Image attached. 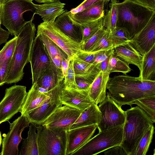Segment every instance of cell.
I'll list each match as a JSON object with an SVG mask.
<instances>
[{
  "label": "cell",
  "instance_id": "6da1fadb",
  "mask_svg": "<svg viewBox=\"0 0 155 155\" xmlns=\"http://www.w3.org/2000/svg\"><path fill=\"white\" fill-rule=\"evenodd\" d=\"M107 92L120 107H131L137 100L155 96L154 80H144L139 77L126 74L109 77L107 84Z\"/></svg>",
  "mask_w": 155,
  "mask_h": 155
},
{
  "label": "cell",
  "instance_id": "7a4b0ae2",
  "mask_svg": "<svg viewBox=\"0 0 155 155\" xmlns=\"http://www.w3.org/2000/svg\"><path fill=\"white\" fill-rule=\"evenodd\" d=\"M31 19L28 21L17 36L14 51L9 64L5 83L11 84L21 81L24 76L23 69L29 62L30 52L35 38L36 28Z\"/></svg>",
  "mask_w": 155,
  "mask_h": 155
},
{
  "label": "cell",
  "instance_id": "3957f363",
  "mask_svg": "<svg viewBox=\"0 0 155 155\" xmlns=\"http://www.w3.org/2000/svg\"><path fill=\"white\" fill-rule=\"evenodd\" d=\"M123 138L120 145L127 155H130L148 129L154 123L137 106L125 111Z\"/></svg>",
  "mask_w": 155,
  "mask_h": 155
},
{
  "label": "cell",
  "instance_id": "277c9868",
  "mask_svg": "<svg viewBox=\"0 0 155 155\" xmlns=\"http://www.w3.org/2000/svg\"><path fill=\"white\" fill-rule=\"evenodd\" d=\"M116 27L126 29L131 38L141 30L155 14L152 9L132 0L117 2Z\"/></svg>",
  "mask_w": 155,
  "mask_h": 155
},
{
  "label": "cell",
  "instance_id": "5b68a950",
  "mask_svg": "<svg viewBox=\"0 0 155 155\" xmlns=\"http://www.w3.org/2000/svg\"><path fill=\"white\" fill-rule=\"evenodd\" d=\"M36 4L32 0H8L1 5L0 21L12 35L17 36L28 21L23 18L24 12H34Z\"/></svg>",
  "mask_w": 155,
  "mask_h": 155
},
{
  "label": "cell",
  "instance_id": "8992f818",
  "mask_svg": "<svg viewBox=\"0 0 155 155\" xmlns=\"http://www.w3.org/2000/svg\"><path fill=\"white\" fill-rule=\"evenodd\" d=\"M37 131L39 155H66L67 131L40 126Z\"/></svg>",
  "mask_w": 155,
  "mask_h": 155
},
{
  "label": "cell",
  "instance_id": "52a82bcc",
  "mask_svg": "<svg viewBox=\"0 0 155 155\" xmlns=\"http://www.w3.org/2000/svg\"><path fill=\"white\" fill-rule=\"evenodd\" d=\"M124 125L99 132L71 155H95L113 147L120 145Z\"/></svg>",
  "mask_w": 155,
  "mask_h": 155
},
{
  "label": "cell",
  "instance_id": "ba28073f",
  "mask_svg": "<svg viewBox=\"0 0 155 155\" xmlns=\"http://www.w3.org/2000/svg\"><path fill=\"white\" fill-rule=\"evenodd\" d=\"M26 88L25 86L15 84L5 89L0 102V124L20 112L27 94Z\"/></svg>",
  "mask_w": 155,
  "mask_h": 155
},
{
  "label": "cell",
  "instance_id": "9c48e42d",
  "mask_svg": "<svg viewBox=\"0 0 155 155\" xmlns=\"http://www.w3.org/2000/svg\"><path fill=\"white\" fill-rule=\"evenodd\" d=\"M107 94L105 99L98 106L101 114V121L97 125L99 132L124 125L125 120V111L107 93Z\"/></svg>",
  "mask_w": 155,
  "mask_h": 155
},
{
  "label": "cell",
  "instance_id": "30bf717a",
  "mask_svg": "<svg viewBox=\"0 0 155 155\" xmlns=\"http://www.w3.org/2000/svg\"><path fill=\"white\" fill-rule=\"evenodd\" d=\"M9 124V130L3 135L0 155H18V146L22 138L21 134L25 128L29 126L30 122L26 116L21 115Z\"/></svg>",
  "mask_w": 155,
  "mask_h": 155
},
{
  "label": "cell",
  "instance_id": "8fae6325",
  "mask_svg": "<svg viewBox=\"0 0 155 155\" xmlns=\"http://www.w3.org/2000/svg\"><path fill=\"white\" fill-rule=\"evenodd\" d=\"M43 34L56 44L71 59L82 51L80 44L74 41L65 35L54 23L43 21L38 27L37 34Z\"/></svg>",
  "mask_w": 155,
  "mask_h": 155
},
{
  "label": "cell",
  "instance_id": "7c38bea8",
  "mask_svg": "<svg viewBox=\"0 0 155 155\" xmlns=\"http://www.w3.org/2000/svg\"><path fill=\"white\" fill-rule=\"evenodd\" d=\"M52 60L39 35H36L33 41L29 58L32 84L36 82L49 66Z\"/></svg>",
  "mask_w": 155,
  "mask_h": 155
},
{
  "label": "cell",
  "instance_id": "4fadbf2b",
  "mask_svg": "<svg viewBox=\"0 0 155 155\" xmlns=\"http://www.w3.org/2000/svg\"><path fill=\"white\" fill-rule=\"evenodd\" d=\"M63 81L51 90L49 97L41 106L25 115L30 123L35 127L41 126L57 107L62 105L59 95L63 87Z\"/></svg>",
  "mask_w": 155,
  "mask_h": 155
},
{
  "label": "cell",
  "instance_id": "5bb4252c",
  "mask_svg": "<svg viewBox=\"0 0 155 155\" xmlns=\"http://www.w3.org/2000/svg\"><path fill=\"white\" fill-rule=\"evenodd\" d=\"M81 112L67 105L61 106L57 107L41 126L48 128H62L68 131Z\"/></svg>",
  "mask_w": 155,
  "mask_h": 155
},
{
  "label": "cell",
  "instance_id": "9a60e30c",
  "mask_svg": "<svg viewBox=\"0 0 155 155\" xmlns=\"http://www.w3.org/2000/svg\"><path fill=\"white\" fill-rule=\"evenodd\" d=\"M129 43L142 56L155 45V14Z\"/></svg>",
  "mask_w": 155,
  "mask_h": 155
},
{
  "label": "cell",
  "instance_id": "2e32d148",
  "mask_svg": "<svg viewBox=\"0 0 155 155\" xmlns=\"http://www.w3.org/2000/svg\"><path fill=\"white\" fill-rule=\"evenodd\" d=\"M60 102L84 111L94 103L89 95V90L66 88L63 87L59 95Z\"/></svg>",
  "mask_w": 155,
  "mask_h": 155
},
{
  "label": "cell",
  "instance_id": "e0dca14e",
  "mask_svg": "<svg viewBox=\"0 0 155 155\" xmlns=\"http://www.w3.org/2000/svg\"><path fill=\"white\" fill-rule=\"evenodd\" d=\"M97 128V125L94 124L68 131L66 155H71L85 144L92 138Z\"/></svg>",
  "mask_w": 155,
  "mask_h": 155
},
{
  "label": "cell",
  "instance_id": "ac0fdd59",
  "mask_svg": "<svg viewBox=\"0 0 155 155\" xmlns=\"http://www.w3.org/2000/svg\"><path fill=\"white\" fill-rule=\"evenodd\" d=\"M54 23L65 35L81 44L82 37L81 25L71 18L67 10L57 17Z\"/></svg>",
  "mask_w": 155,
  "mask_h": 155
},
{
  "label": "cell",
  "instance_id": "d6986e66",
  "mask_svg": "<svg viewBox=\"0 0 155 155\" xmlns=\"http://www.w3.org/2000/svg\"><path fill=\"white\" fill-rule=\"evenodd\" d=\"M51 91L45 93L39 91L36 82L32 84L27 94L22 108L21 115H25L35 109L41 106L49 97Z\"/></svg>",
  "mask_w": 155,
  "mask_h": 155
},
{
  "label": "cell",
  "instance_id": "ffe728a7",
  "mask_svg": "<svg viewBox=\"0 0 155 155\" xmlns=\"http://www.w3.org/2000/svg\"><path fill=\"white\" fill-rule=\"evenodd\" d=\"M110 74L108 72H100L88 89L90 98L97 104L106 97L107 84Z\"/></svg>",
  "mask_w": 155,
  "mask_h": 155
},
{
  "label": "cell",
  "instance_id": "44dd1931",
  "mask_svg": "<svg viewBox=\"0 0 155 155\" xmlns=\"http://www.w3.org/2000/svg\"><path fill=\"white\" fill-rule=\"evenodd\" d=\"M64 79L61 70L58 68L51 60L49 67L36 82L39 87L49 91L58 86Z\"/></svg>",
  "mask_w": 155,
  "mask_h": 155
},
{
  "label": "cell",
  "instance_id": "7402d4cb",
  "mask_svg": "<svg viewBox=\"0 0 155 155\" xmlns=\"http://www.w3.org/2000/svg\"><path fill=\"white\" fill-rule=\"evenodd\" d=\"M65 5L59 0L36 5L34 13L40 15L43 21L53 23L57 17L64 12Z\"/></svg>",
  "mask_w": 155,
  "mask_h": 155
},
{
  "label": "cell",
  "instance_id": "603a6c76",
  "mask_svg": "<svg viewBox=\"0 0 155 155\" xmlns=\"http://www.w3.org/2000/svg\"><path fill=\"white\" fill-rule=\"evenodd\" d=\"M104 0L101 1L82 11L74 14L69 13L71 18L80 23L89 22L103 17L104 15Z\"/></svg>",
  "mask_w": 155,
  "mask_h": 155
},
{
  "label": "cell",
  "instance_id": "cb8c5ba5",
  "mask_svg": "<svg viewBox=\"0 0 155 155\" xmlns=\"http://www.w3.org/2000/svg\"><path fill=\"white\" fill-rule=\"evenodd\" d=\"M101 118V114L97 104L93 103L81 112L69 130L94 124L97 125L100 122Z\"/></svg>",
  "mask_w": 155,
  "mask_h": 155
},
{
  "label": "cell",
  "instance_id": "d4e9b609",
  "mask_svg": "<svg viewBox=\"0 0 155 155\" xmlns=\"http://www.w3.org/2000/svg\"><path fill=\"white\" fill-rule=\"evenodd\" d=\"M113 54L128 64L134 65L140 70L142 56L129 43L114 48Z\"/></svg>",
  "mask_w": 155,
  "mask_h": 155
},
{
  "label": "cell",
  "instance_id": "484cf974",
  "mask_svg": "<svg viewBox=\"0 0 155 155\" xmlns=\"http://www.w3.org/2000/svg\"><path fill=\"white\" fill-rule=\"evenodd\" d=\"M36 35H38L41 39L53 62L58 68L61 70L62 60L68 57L67 54L47 36L41 33Z\"/></svg>",
  "mask_w": 155,
  "mask_h": 155
},
{
  "label": "cell",
  "instance_id": "4316f807",
  "mask_svg": "<svg viewBox=\"0 0 155 155\" xmlns=\"http://www.w3.org/2000/svg\"><path fill=\"white\" fill-rule=\"evenodd\" d=\"M142 56L139 77L144 80H153L155 73V45Z\"/></svg>",
  "mask_w": 155,
  "mask_h": 155
},
{
  "label": "cell",
  "instance_id": "83f0119b",
  "mask_svg": "<svg viewBox=\"0 0 155 155\" xmlns=\"http://www.w3.org/2000/svg\"><path fill=\"white\" fill-rule=\"evenodd\" d=\"M30 124L28 137L26 139H22L19 155H39L36 127Z\"/></svg>",
  "mask_w": 155,
  "mask_h": 155
},
{
  "label": "cell",
  "instance_id": "f1b7e54d",
  "mask_svg": "<svg viewBox=\"0 0 155 155\" xmlns=\"http://www.w3.org/2000/svg\"><path fill=\"white\" fill-rule=\"evenodd\" d=\"M103 18L102 17L92 21L80 24L82 35L81 46L103 27Z\"/></svg>",
  "mask_w": 155,
  "mask_h": 155
},
{
  "label": "cell",
  "instance_id": "f546056e",
  "mask_svg": "<svg viewBox=\"0 0 155 155\" xmlns=\"http://www.w3.org/2000/svg\"><path fill=\"white\" fill-rule=\"evenodd\" d=\"M109 4L110 10L103 18V27L112 31L116 27L118 13L117 6V0H110Z\"/></svg>",
  "mask_w": 155,
  "mask_h": 155
},
{
  "label": "cell",
  "instance_id": "4dcf8cb0",
  "mask_svg": "<svg viewBox=\"0 0 155 155\" xmlns=\"http://www.w3.org/2000/svg\"><path fill=\"white\" fill-rule=\"evenodd\" d=\"M75 75H83L91 73H98L100 71L97 65L85 62L76 55L72 58Z\"/></svg>",
  "mask_w": 155,
  "mask_h": 155
},
{
  "label": "cell",
  "instance_id": "1f68e13d",
  "mask_svg": "<svg viewBox=\"0 0 155 155\" xmlns=\"http://www.w3.org/2000/svg\"><path fill=\"white\" fill-rule=\"evenodd\" d=\"M153 125H151L142 137L134 150L130 155H146L152 142L154 132Z\"/></svg>",
  "mask_w": 155,
  "mask_h": 155
},
{
  "label": "cell",
  "instance_id": "d6a6232c",
  "mask_svg": "<svg viewBox=\"0 0 155 155\" xmlns=\"http://www.w3.org/2000/svg\"><path fill=\"white\" fill-rule=\"evenodd\" d=\"M144 111L152 121L155 122V96L147 97L136 100L133 103Z\"/></svg>",
  "mask_w": 155,
  "mask_h": 155
},
{
  "label": "cell",
  "instance_id": "836d02e7",
  "mask_svg": "<svg viewBox=\"0 0 155 155\" xmlns=\"http://www.w3.org/2000/svg\"><path fill=\"white\" fill-rule=\"evenodd\" d=\"M113 52L111 55L106 71L110 73L113 72H120L124 74L130 72L131 69L129 64L115 56Z\"/></svg>",
  "mask_w": 155,
  "mask_h": 155
},
{
  "label": "cell",
  "instance_id": "e575fe53",
  "mask_svg": "<svg viewBox=\"0 0 155 155\" xmlns=\"http://www.w3.org/2000/svg\"><path fill=\"white\" fill-rule=\"evenodd\" d=\"M111 33L114 49L129 43L131 39L130 34L124 28L116 27Z\"/></svg>",
  "mask_w": 155,
  "mask_h": 155
},
{
  "label": "cell",
  "instance_id": "d590c367",
  "mask_svg": "<svg viewBox=\"0 0 155 155\" xmlns=\"http://www.w3.org/2000/svg\"><path fill=\"white\" fill-rule=\"evenodd\" d=\"M17 38V36H15L7 42L0 51V64L11 59L14 51Z\"/></svg>",
  "mask_w": 155,
  "mask_h": 155
},
{
  "label": "cell",
  "instance_id": "8d00e7d4",
  "mask_svg": "<svg viewBox=\"0 0 155 155\" xmlns=\"http://www.w3.org/2000/svg\"><path fill=\"white\" fill-rule=\"evenodd\" d=\"M114 49L111 31L106 29L95 47L91 52L95 53L103 50Z\"/></svg>",
  "mask_w": 155,
  "mask_h": 155
},
{
  "label": "cell",
  "instance_id": "74e56055",
  "mask_svg": "<svg viewBox=\"0 0 155 155\" xmlns=\"http://www.w3.org/2000/svg\"><path fill=\"white\" fill-rule=\"evenodd\" d=\"M98 73H91L83 75H75V81L78 89L88 90Z\"/></svg>",
  "mask_w": 155,
  "mask_h": 155
},
{
  "label": "cell",
  "instance_id": "f35d334b",
  "mask_svg": "<svg viewBox=\"0 0 155 155\" xmlns=\"http://www.w3.org/2000/svg\"><path fill=\"white\" fill-rule=\"evenodd\" d=\"M63 83V87L65 88L78 89L75 81V74L72 58L69 61Z\"/></svg>",
  "mask_w": 155,
  "mask_h": 155
},
{
  "label": "cell",
  "instance_id": "ab89813d",
  "mask_svg": "<svg viewBox=\"0 0 155 155\" xmlns=\"http://www.w3.org/2000/svg\"><path fill=\"white\" fill-rule=\"evenodd\" d=\"M106 30V28L104 27L99 30L86 43L81 45L82 50L85 52H92Z\"/></svg>",
  "mask_w": 155,
  "mask_h": 155
},
{
  "label": "cell",
  "instance_id": "60d3db41",
  "mask_svg": "<svg viewBox=\"0 0 155 155\" xmlns=\"http://www.w3.org/2000/svg\"><path fill=\"white\" fill-rule=\"evenodd\" d=\"M114 51V49L108 50H103L95 53L93 64L97 65L106 59L111 55Z\"/></svg>",
  "mask_w": 155,
  "mask_h": 155
},
{
  "label": "cell",
  "instance_id": "b9f144b4",
  "mask_svg": "<svg viewBox=\"0 0 155 155\" xmlns=\"http://www.w3.org/2000/svg\"><path fill=\"white\" fill-rule=\"evenodd\" d=\"M102 0H85L77 7L72 8L69 11L71 14H74L91 6Z\"/></svg>",
  "mask_w": 155,
  "mask_h": 155
},
{
  "label": "cell",
  "instance_id": "7bdbcfd3",
  "mask_svg": "<svg viewBox=\"0 0 155 155\" xmlns=\"http://www.w3.org/2000/svg\"><path fill=\"white\" fill-rule=\"evenodd\" d=\"M103 152L104 155H127L120 145L111 147Z\"/></svg>",
  "mask_w": 155,
  "mask_h": 155
},
{
  "label": "cell",
  "instance_id": "ee69618b",
  "mask_svg": "<svg viewBox=\"0 0 155 155\" xmlns=\"http://www.w3.org/2000/svg\"><path fill=\"white\" fill-rule=\"evenodd\" d=\"M95 54V53L85 52L82 50L76 55L82 61L89 63L93 64Z\"/></svg>",
  "mask_w": 155,
  "mask_h": 155
},
{
  "label": "cell",
  "instance_id": "f6af8a7d",
  "mask_svg": "<svg viewBox=\"0 0 155 155\" xmlns=\"http://www.w3.org/2000/svg\"><path fill=\"white\" fill-rule=\"evenodd\" d=\"M11 59L8 60L3 64H0V86L3 85L5 83V78Z\"/></svg>",
  "mask_w": 155,
  "mask_h": 155
},
{
  "label": "cell",
  "instance_id": "bcb514c9",
  "mask_svg": "<svg viewBox=\"0 0 155 155\" xmlns=\"http://www.w3.org/2000/svg\"><path fill=\"white\" fill-rule=\"evenodd\" d=\"M152 9L155 10V0H132Z\"/></svg>",
  "mask_w": 155,
  "mask_h": 155
},
{
  "label": "cell",
  "instance_id": "7dc6e473",
  "mask_svg": "<svg viewBox=\"0 0 155 155\" xmlns=\"http://www.w3.org/2000/svg\"><path fill=\"white\" fill-rule=\"evenodd\" d=\"M10 34L8 31L4 30L0 26V45L7 42Z\"/></svg>",
  "mask_w": 155,
  "mask_h": 155
},
{
  "label": "cell",
  "instance_id": "c3c4849f",
  "mask_svg": "<svg viewBox=\"0 0 155 155\" xmlns=\"http://www.w3.org/2000/svg\"><path fill=\"white\" fill-rule=\"evenodd\" d=\"M111 55L106 59L97 64L100 72H106V71Z\"/></svg>",
  "mask_w": 155,
  "mask_h": 155
},
{
  "label": "cell",
  "instance_id": "681fc988",
  "mask_svg": "<svg viewBox=\"0 0 155 155\" xmlns=\"http://www.w3.org/2000/svg\"><path fill=\"white\" fill-rule=\"evenodd\" d=\"M71 59L69 57L63 59L61 61V71L62 74L64 78L67 70L69 63Z\"/></svg>",
  "mask_w": 155,
  "mask_h": 155
},
{
  "label": "cell",
  "instance_id": "f907efd6",
  "mask_svg": "<svg viewBox=\"0 0 155 155\" xmlns=\"http://www.w3.org/2000/svg\"><path fill=\"white\" fill-rule=\"evenodd\" d=\"M35 0L38 3H45L59 0Z\"/></svg>",
  "mask_w": 155,
  "mask_h": 155
},
{
  "label": "cell",
  "instance_id": "816d5d0a",
  "mask_svg": "<svg viewBox=\"0 0 155 155\" xmlns=\"http://www.w3.org/2000/svg\"><path fill=\"white\" fill-rule=\"evenodd\" d=\"M2 141V136H1V132L0 131V148L1 146V145Z\"/></svg>",
  "mask_w": 155,
  "mask_h": 155
},
{
  "label": "cell",
  "instance_id": "f5cc1de1",
  "mask_svg": "<svg viewBox=\"0 0 155 155\" xmlns=\"http://www.w3.org/2000/svg\"><path fill=\"white\" fill-rule=\"evenodd\" d=\"M8 0H0V3L1 5L3 4Z\"/></svg>",
  "mask_w": 155,
  "mask_h": 155
},
{
  "label": "cell",
  "instance_id": "db71d44e",
  "mask_svg": "<svg viewBox=\"0 0 155 155\" xmlns=\"http://www.w3.org/2000/svg\"><path fill=\"white\" fill-rule=\"evenodd\" d=\"M110 0H104L105 4H106Z\"/></svg>",
  "mask_w": 155,
  "mask_h": 155
},
{
  "label": "cell",
  "instance_id": "11a10c76",
  "mask_svg": "<svg viewBox=\"0 0 155 155\" xmlns=\"http://www.w3.org/2000/svg\"><path fill=\"white\" fill-rule=\"evenodd\" d=\"M1 5L0 3V9H1ZM1 23L0 21V26H1Z\"/></svg>",
  "mask_w": 155,
  "mask_h": 155
},
{
  "label": "cell",
  "instance_id": "9f6ffc18",
  "mask_svg": "<svg viewBox=\"0 0 155 155\" xmlns=\"http://www.w3.org/2000/svg\"><path fill=\"white\" fill-rule=\"evenodd\" d=\"M125 0H124V1H125Z\"/></svg>",
  "mask_w": 155,
  "mask_h": 155
}]
</instances>
